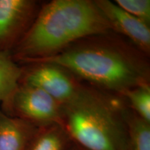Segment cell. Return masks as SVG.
<instances>
[{"label": "cell", "instance_id": "obj_1", "mask_svg": "<svg viewBox=\"0 0 150 150\" xmlns=\"http://www.w3.org/2000/svg\"><path fill=\"white\" fill-rule=\"evenodd\" d=\"M41 62L61 65L83 83L118 96L150 83L149 56L112 31L83 38L55 55L26 64Z\"/></svg>", "mask_w": 150, "mask_h": 150}, {"label": "cell", "instance_id": "obj_2", "mask_svg": "<svg viewBox=\"0 0 150 150\" xmlns=\"http://www.w3.org/2000/svg\"><path fill=\"white\" fill-rule=\"evenodd\" d=\"M112 31L95 0H53L42 4L29 31L11 52L18 63L52 56L88 35Z\"/></svg>", "mask_w": 150, "mask_h": 150}, {"label": "cell", "instance_id": "obj_3", "mask_svg": "<svg viewBox=\"0 0 150 150\" xmlns=\"http://www.w3.org/2000/svg\"><path fill=\"white\" fill-rule=\"evenodd\" d=\"M122 96L88 85L62 106L61 124L76 145L86 150H126L127 129Z\"/></svg>", "mask_w": 150, "mask_h": 150}, {"label": "cell", "instance_id": "obj_4", "mask_svg": "<svg viewBox=\"0 0 150 150\" xmlns=\"http://www.w3.org/2000/svg\"><path fill=\"white\" fill-rule=\"evenodd\" d=\"M24 65L20 83L42 90L62 106L76 98L88 86L61 65L45 62Z\"/></svg>", "mask_w": 150, "mask_h": 150}, {"label": "cell", "instance_id": "obj_5", "mask_svg": "<svg viewBox=\"0 0 150 150\" xmlns=\"http://www.w3.org/2000/svg\"><path fill=\"white\" fill-rule=\"evenodd\" d=\"M1 110L37 127L61 124L62 105L42 90L29 84L20 83L10 98L2 104Z\"/></svg>", "mask_w": 150, "mask_h": 150}, {"label": "cell", "instance_id": "obj_6", "mask_svg": "<svg viewBox=\"0 0 150 150\" xmlns=\"http://www.w3.org/2000/svg\"><path fill=\"white\" fill-rule=\"evenodd\" d=\"M41 1L0 0V52L11 53L38 14Z\"/></svg>", "mask_w": 150, "mask_h": 150}, {"label": "cell", "instance_id": "obj_7", "mask_svg": "<svg viewBox=\"0 0 150 150\" xmlns=\"http://www.w3.org/2000/svg\"><path fill=\"white\" fill-rule=\"evenodd\" d=\"M114 32L132 42L146 55H150V26L128 13L109 0H95Z\"/></svg>", "mask_w": 150, "mask_h": 150}, {"label": "cell", "instance_id": "obj_8", "mask_svg": "<svg viewBox=\"0 0 150 150\" xmlns=\"http://www.w3.org/2000/svg\"><path fill=\"white\" fill-rule=\"evenodd\" d=\"M37 126L0 108V150H26Z\"/></svg>", "mask_w": 150, "mask_h": 150}, {"label": "cell", "instance_id": "obj_9", "mask_svg": "<svg viewBox=\"0 0 150 150\" xmlns=\"http://www.w3.org/2000/svg\"><path fill=\"white\" fill-rule=\"evenodd\" d=\"M74 142L61 123L37 127L26 150H70Z\"/></svg>", "mask_w": 150, "mask_h": 150}, {"label": "cell", "instance_id": "obj_10", "mask_svg": "<svg viewBox=\"0 0 150 150\" xmlns=\"http://www.w3.org/2000/svg\"><path fill=\"white\" fill-rule=\"evenodd\" d=\"M127 129L126 150H150V123L127 106L124 111Z\"/></svg>", "mask_w": 150, "mask_h": 150}, {"label": "cell", "instance_id": "obj_11", "mask_svg": "<svg viewBox=\"0 0 150 150\" xmlns=\"http://www.w3.org/2000/svg\"><path fill=\"white\" fill-rule=\"evenodd\" d=\"M22 67L10 53L0 52V103L6 102L20 84Z\"/></svg>", "mask_w": 150, "mask_h": 150}, {"label": "cell", "instance_id": "obj_12", "mask_svg": "<svg viewBox=\"0 0 150 150\" xmlns=\"http://www.w3.org/2000/svg\"><path fill=\"white\" fill-rule=\"evenodd\" d=\"M122 97L125 99L130 109L150 123V83L129 89Z\"/></svg>", "mask_w": 150, "mask_h": 150}, {"label": "cell", "instance_id": "obj_13", "mask_svg": "<svg viewBox=\"0 0 150 150\" xmlns=\"http://www.w3.org/2000/svg\"><path fill=\"white\" fill-rule=\"evenodd\" d=\"M114 2L128 13L150 26L149 0H115Z\"/></svg>", "mask_w": 150, "mask_h": 150}, {"label": "cell", "instance_id": "obj_14", "mask_svg": "<svg viewBox=\"0 0 150 150\" xmlns=\"http://www.w3.org/2000/svg\"><path fill=\"white\" fill-rule=\"evenodd\" d=\"M70 150H86V149H83V148L79 147V146L76 145V144H74V145L72 146V147L71 148Z\"/></svg>", "mask_w": 150, "mask_h": 150}]
</instances>
